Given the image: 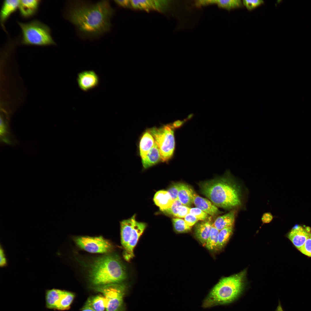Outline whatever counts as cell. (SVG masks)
I'll use <instances>...</instances> for the list:
<instances>
[{
	"instance_id": "cell-1",
	"label": "cell",
	"mask_w": 311,
	"mask_h": 311,
	"mask_svg": "<svg viewBox=\"0 0 311 311\" xmlns=\"http://www.w3.org/2000/svg\"><path fill=\"white\" fill-rule=\"evenodd\" d=\"M114 13L108 0L95 3L76 1L69 3L64 16L75 26L82 37L94 38L110 30Z\"/></svg>"
},
{
	"instance_id": "cell-2",
	"label": "cell",
	"mask_w": 311,
	"mask_h": 311,
	"mask_svg": "<svg viewBox=\"0 0 311 311\" xmlns=\"http://www.w3.org/2000/svg\"><path fill=\"white\" fill-rule=\"evenodd\" d=\"M228 171L221 177L201 182V193L216 206L226 209L241 204V192Z\"/></svg>"
},
{
	"instance_id": "cell-3",
	"label": "cell",
	"mask_w": 311,
	"mask_h": 311,
	"mask_svg": "<svg viewBox=\"0 0 311 311\" xmlns=\"http://www.w3.org/2000/svg\"><path fill=\"white\" fill-rule=\"evenodd\" d=\"M247 271L223 278L213 288L204 299L202 306L208 308L231 303L242 294L246 286Z\"/></svg>"
},
{
	"instance_id": "cell-4",
	"label": "cell",
	"mask_w": 311,
	"mask_h": 311,
	"mask_svg": "<svg viewBox=\"0 0 311 311\" xmlns=\"http://www.w3.org/2000/svg\"><path fill=\"white\" fill-rule=\"evenodd\" d=\"M127 277L125 267L120 259L111 254L95 260L89 275L90 282L95 287L121 283Z\"/></svg>"
},
{
	"instance_id": "cell-5",
	"label": "cell",
	"mask_w": 311,
	"mask_h": 311,
	"mask_svg": "<svg viewBox=\"0 0 311 311\" xmlns=\"http://www.w3.org/2000/svg\"><path fill=\"white\" fill-rule=\"evenodd\" d=\"M21 31L19 44L26 45L47 46L56 45L50 28L35 19L27 22L16 21Z\"/></svg>"
},
{
	"instance_id": "cell-6",
	"label": "cell",
	"mask_w": 311,
	"mask_h": 311,
	"mask_svg": "<svg viewBox=\"0 0 311 311\" xmlns=\"http://www.w3.org/2000/svg\"><path fill=\"white\" fill-rule=\"evenodd\" d=\"M175 129L172 124H170L147 129L154 139L163 162H168L173 155L175 146Z\"/></svg>"
},
{
	"instance_id": "cell-7",
	"label": "cell",
	"mask_w": 311,
	"mask_h": 311,
	"mask_svg": "<svg viewBox=\"0 0 311 311\" xmlns=\"http://www.w3.org/2000/svg\"><path fill=\"white\" fill-rule=\"evenodd\" d=\"M95 290L101 293L107 300L105 311H124L123 298L126 286L122 283L95 287Z\"/></svg>"
},
{
	"instance_id": "cell-8",
	"label": "cell",
	"mask_w": 311,
	"mask_h": 311,
	"mask_svg": "<svg viewBox=\"0 0 311 311\" xmlns=\"http://www.w3.org/2000/svg\"><path fill=\"white\" fill-rule=\"evenodd\" d=\"M75 241L80 248L91 253H107L113 249L111 243L101 236L78 237L75 239Z\"/></svg>"
},
{
	"instance_id": "cell-9",
	"label": "cell",
	"mask_w": 311,
	"mask_h": 311,
	"mask_svg": "<svg viewBox=\"0 0 311 311\" xmlns=\"http://www.w3.org/2000/svg\"><path fill=\"white\" fill-rule=\"evenodd\" d=\"M146 226L145 223L135 221L127 247L123 253L124 257L126 261H129L134 257V248Z\"/></svg>"
},
{
	"instance_id": "cell-10",
	"label": "cell",
	"mask_w": 311,
	"mask_h": 311,
	"mask_svg": "<svg viewBox=\"0 0 311 311\" xmlns=\"http://www.w3.org/2000/svg\"><path fill=\"white\" fill-rule=\"evenodd\" d=\"M311 233V229L309 227L297 225L292 228L286 237L299 250L303 246Z\"/></svg>"
},
{
	"instance_id": "cell-11",
	"label": "cell",
	"mask_w": 311,
	"mask_h": 311,
	"mask_svg": "<svg viewBox=\"0 0 311 311\" xmlns=\"http://www.w3.org/2000/svg\"><path fill=\"white\" fill-rule=\"evenodd\" d=\"M77 81L80 89L87 92L97 87L99 84V78L92 70L81 71L77 74Z\"/></svg>"
},
{
	"instance_id": "cell-12",
	"label": "cell",
	"mask_w": 311,
	"mask_h": 311,
	"mask_svg": "<svg viewBox=\"0 0 311 311\" xmlns=\"http://www.w3.org/2000/svg\"><path fill=\"white\" fill-rule=\"evenodd\" d=\"M20 0H5L3 1L0 13V24L3 30L9 35L5 24L11 15L18 9Z\"/></svg>"
},
{
	"instance_id": "cell-13",
	"label": "cell",
	"mask_w": 311,
	"mask_h": 311,
	"mask_svg": "<svg viewBox=\"0 0 311 311\" xmlns=\"http://www.w3.org/2000/svg\"><path fill=\"white\" fill-rule=\"evenodd\" d=\"M192 201L197 208L211 216L217 215L221 213L213 203L200 196L194 190L192 193Z\"/></svg>"
},
{
	"instance_id": "cell-14",
	"label": "cell",
	"mask_w": 311,
	"mask_h": 311,
	"mask_svg": "<svg viewBox=\"0 0 311 311\" xmlns=\"http://www.w3.org/2000/svg\"><path fill=\"white\" fill-rule=\"evenodd\" d=\"M41 1L40 0H20L18 10L21 17L28 19L35 16L38 11Z\"/></svg>"
},
{
	"instance_id": "cell-15",
	"label": "cell",
	"mask_w": 311,
	"mask_h": 311,
	"mask_svg": "<svg viewBox=\"0 0 311 311\" xmlns=\"http://www.w3.org/2000/svg\"><path fill=\"white\" fill-rule=\"evenodd\" d=\"M212 217L197 223L195 228V235L200 242L205 245L209 236L212 227Z\"/></svg>"
},
{
	"instance_id": "cell-16",
	"label": "cell",
	"mask_w": 311,
	"mask_h": 311,
	"mask_svg": "<svg viewBox=\"0 0 311 311\" xmlns=\"http://www.w3.org/2000/svg\"><path fill=\"white\" fill-rule=\"evenodd\" d=\"M136 221L134 215L130 218L120 222L121 243L124 250L127 247Z\"/></svg>"
},
{
	"instance_id": "cell-17",
	"label": "cell",
	"mask_w": 311,
	"mask_h": 311,
	"mask_svg": "<svg viewBox=\"0 0 311 311\" xmlns=\"http://www.w3.org/2000/svg\"><path fill=\"white\" fill-rule=\"evenodd\" d=\"M198 4L199 6L216 4L219 7L228 10L242 7L244 6L242 0H198Z\"/></svg>"
},
{
	"instance_id": "cell-18",
	"label": "cell",
	"mask_w": 311,
	"mask_h": 311,
	"mask_svg": "<svg viewBox=\"0 0 311 311\" xmlns=\"http://www.w3.org/2000/svg\"><path fill=\"white\" fill-rule=\"evenodd\" d=\"M64 290L56 288L47 289L45 292V307L55 310L56 306Z\"/></svg>"
},
{
	"instance_id": "cell-19",
	"label": "cell",
	"mask_w": 311,
	"mask_h": 311,
	"mask_svg": "<svg viewBox=\"0 0 311 311\" xmlns=\"http://www.w3.org/2000/svg\"><path fill=\"white\" fill-rule=\"evenodd\" d=\"M153 201L162 211L170 207L175 200L172 199L167 191L161 190L155 194Z\"/></svg>"
},
{
	"instance_id": "cell-20",
	"label": "cell",
	"mask_w": 311,
	"mask_h": 311,
	"mask_svg": "<svg viewBox=\"0 0 311 311\" xmlns=\"http://www.w3.org/2000/svg\"><path fill=\"white\" fill-rule=\"evenodd\" d=\"M155 143L154 139L148 130L143 134L139 143V151L142 160L144 159Z\"/></svg>"
},
{
	"instance_id": "cell-21",
	"label": "cell",
	"mask_w": 311,
	"mask_h": 311,
	"mask_svg": "<svg viewBox=\"0 0 311 311\" xmlns=\"http://www.w3.org/2000/svg\"><path fill=\"white\" fill-rule=\"evenodd\" d=\"M193 190L188 185L179 183L178 199L183 205L189 207L192 204Z\"/></svg>"
},
{
	"instance_id": "cell-22",
	"label": "cell",
	"mask_w": 311,
	"mask_h": 311,
	"mask_svg": "<svg viewBox=\"0 0 311 311\" xmlns=\"http://www.w3.org/2000/svg\"><path fill=\"white\" fill-rule=\"evenodd\" d=\"M160 161H161V158L160 152L155 142L145 157L142 160L143 166L145 169H147L157 164Z\"/></svg>"
},
{
	"instance_id": "cell-23",
	"label": "cell",
	"mask_w": 311,
	"mask_h": 311,
	"mask_svg": "<svg viewBox=\"0 0 311 311\" xmlns=\"http://www.w3.org/2000/svg\"><path fill=\"white\" fill-rule=\"evenodd\" d=\"M235 213V211L232 210L227 214L219 216L212 224V226L220 231L225 227L233 225Z\"/></svg>"
},
{
	"instance_id": "cell-24",
	"label": "cell",
	"mask_w": 311,
	"mask_h": 311,
	"mask_svg": "<svg viewBox=\"0 0 311 311\" xmlns=\"http://www.w3.org/2000/svg\"><path fill=\"white\" fill-rule=\"evenodd\" d=\"M106 305L107 300L105 297L98 295L88 298L83 307H89L94 311H105Z\"/></svg>"
},
{
	"instance_id": "cell-25",
	"label": "cell",
	"mask_w": 311,
	"mask_h": 311,
	"mask_svg": "<svg viewBox=\"0 0 311 311\" xmlns=\"http://www.w3.org/2000/svg\"><path fill=\"white\" fill-rule=\"evenodd\" d=\"M74 297L73 293L64 290L56 306L55 310L63 311L69 309Z\"/></svg>"
},
{
	"instance_id": "cell-26",
	"label": "cell",
	"mask_w": 311,
	"mask_h": 311,
	"mask_svg": "<svg viewBox=\"0 0 311 311\" xmlns=\"http://www.w3.org/2000/svg\"><path fill=\"white\" fill-rule=\"evenodd\" d=\"M233 225L225 227L219 231L217 249H221L227 243L232 234Z\"/></svg>"
},
{
	"instance_id": "cell-27",
	"label": "cell",
	"mask_w": 311,
	"mask_h": 311,
	"mask_svg": "<svg viewBox=\"0 0 311 311\" xmlns=\"http://www.w3.org/2000/svg\"><path fill=\"white\" fill-rule=\"evenodd\" d=\"M219 231L216 228L212 226L209 236L205 245L208 249L213 250L217 249Z\"/></svg>"
},
{
	"instance_id": "cell-28",
	"label": "cell",
	"mask_w": 311,
	"mask_h": 311,
	"mask_svg": "<svg viewBox=\"0 0 311 311\" xmlns=\"http://www.w3.org/2000/svg\"><path fill=\"white\" fill-rule=\"evenodd\" d=\"M174 229L177 233H184L190 231L191 227L189 226L184 220L180 218H174L172 219Z\"/></svg>"
},
{
	"instance_id": "cell-29",
	"label": "cell",
	"mask_w": 311,
	"mask_h": 311,
	"mask_svg": "<svg viewBox=\"0 0 311 311\" xmlns=\"http://www.w3.org/2000/svg\"><path fill=\"white\" fill-rule=\"evenodd\" d=\"M182 205L178 199L175 200L170 207L161 211L165 214L172 215L176 217L179 208L180 206Z\"/></svg>"
},
{
	"instance_id": "cell-30",
	"label": "cell",
	"mask_w": 311,
	"mask_h": 311,
	"mask_svg": "<svg viewBox=\"0 0 311 311\" xmlns=\"http://www.w3.org/2000/svg\"><path fill=\"white\" fill-rule=\"evenodd\" d=\"M189 213L195 216L199 220L205 221L209 217L208 214L197 207L190 208Z\"/></svg>"
},
{
	"instance_id": "cell-31",
	"label": "cell",
	"mask_w": 311,
	"mask_h": 311,
	"mask_svg": "<svg viewBox=\"0 0 311 311\" xmlns=\"http://www.w3.org/2000/svg\"><path fill=\"white\" fill-rule=\"evenodd\" d=\"M243 5L249 11L252 10L264 3L262 0H243Z\"/></svg>"
},
{
	"instance_id": "cell-32",
	"label": "cell",
	"mask_w": 311,
	"mask_h": 311,
	"mask_svg": "<svg viewBox=\"0 0 311 311\" xmlns=\"http://www.w3.org/2000/svg\"><path fill=\"white\" fill-rule=\"evenodd\" d=\"M299 251L304 255L311 257V233L303 246Z\"/></svg>"
},
{
	"instance_id": "cell-33",
	"label": "cell",
	"mask_w": 311,
	"mask_h": 311,
	"mask_svg": "<svg viewBox=\"0 0 311 311\" xmlns=\"http://www.w3.org/2000/svg\"><path fill=\"white\" fill-rule=\"evenodd\" d=\"M179 183H173L168 187L167 191L174 200L178 199Z\"/></svg>"
},
{
	"instance_id": "cell-34",
	"label": "cell",
	"mask_w": 311,
	"mask_h": 311,
	"mask_svg": "<svg viewBox=\"0 0 311 311\" xmlns=\"http://www.w3.org/2000/svg\"><path fill=\"white\" fill-rule=\"evenodd\" d=\"M190 208L183 205L180 206L179 208L176 217L179 218H184L189 213Z\"/></svg>"
},
{
	"instance_id": "cell-35",
	"label": "cell",
	"mask_w": 311,
	"mask_h": 311,
	"mask_svg": "<svg viewBox=\"0 0 311 311\" xmlns=\"http://www.w3.org/2000/svg\"><path fill=\"white\" fill-rule=\"evenodd\" d=\"M184 220L187 224L191 227H192L199 221L195 216L190 213H188L185 216Z\"/></svg>"
},
{
	"instance_id": "cell-36",
	"label": "cell",
	"mask_w": 311,
	"mask_h": 311,
	"mask_svg": "<svg viewBox=\"0 0 311 311\" xmlns=\"http://www.w3.org/2000/svg\"><path fill=\"white\" fill-rule=\"evenodd\" d=\"M7 261L5 257L4 251L1 246L0 249V266L1 267H4L7 266Z\"/></svg>"
},
{
	"instance_id": "cell-37",
	"label": "cell",
	"mask_w": 311,
	"mask_h": 311,
	"mask_svg": "<svg viewBox=\"0 0 311 311\" xmlns=\"http://www.w3.org/2000/svg\"><path fill=\"white\" fill-rule=\"evenodd\" d=\"M273 219V216L270 213H264L261 218V220L263 223H268L270 222Z\"/></svg>"
},
{
	"instance_id": "cell-38",
	"label": "cell",
	"mask_w": 311,
	"mask_h": 311,
	"mask_svg": "<svg viewBox=\"0 0 311 311\" xmlns=\"http://www.w3.org/2000/svg\"><path fill=\"white\" fill-rule=\"evenodd\" d=\"M115 2L119 6L125 7H130V0H115Z\"/></svg>"
},
{
	"instance_id": "cell-39",
	"label": "cell",
	"mask_w": 311,
	"mask_h": 311,
	"mask_svg": "<svg viewBox=\"0 0 311 311\" xmlns=\"http://www.w3.org/2000/svg\"><path fill=\"white\" fill-rule=\"evenodd\" d=\"M187 119H186L184 121L176 120L172 124L175 128H177L181 126Z\"/></svg>"
},
{
	"instance_id": "cell-40",
	"label": "cell",
	"mask_w": 311,
	"mask_h": 311,
	"mask_svg": "<svg viewBox=\"0 0 311 311\" xmlns=\"http://www.w3.org/2000/svg\"><path fill=\"white\" fill-rule=\"evenodd\" d=\"M275 311H284L280 301Z\"/></svg>"
},
{
	"instance_id": "cell-41",
	"label": "cell",
	"mask_w": 311,
	"mask_h": 311,
	"mask_svg": "<svg viewBox=\"0 0 311 311\" xmlns=\"http://www.w3.org/2000/svg\"><path fill=\"white\" fill-rule=\"evenodd\" d=\"M81 311H94L91 308H90L89 307H83V308L81 309Z\"/></svg>"
}]
</instances>
